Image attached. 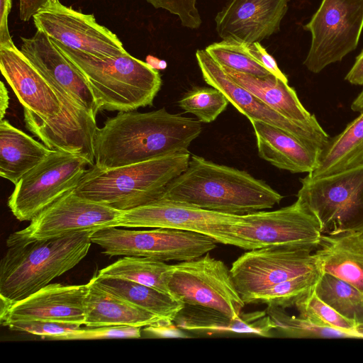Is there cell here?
Listing matches in <instances>:
<instances>
[{
	"label": "cell",
	"instance_id": "obj_1",
	"mask_svg": "<svg viewBox=\"0 0 363 363\" xmlns=\"http://www.w3.org/2000/svg\"><path fill=\"white\" fill-rule=\"evenodd\" d=\"M202 131L201 121L169 113L119 111L96 130L94 164L111 169L168 155L189 152Z\"/></svg>",
	"mask_w": 363,
	"mask_h": 363
},
{
	"label": "cell",
	"instance_id": "obj_2",
	"mask_svg": "<svg viewBox=\"0 0 363 363\" xmlns=\"http://www.w3.org/2000/svg\"><path fill=\"white\" fill-rule=\"evenodd\" d=\"M283 196L248 172L198 155L166 187L161 199L204 210L246 215L271 208Z\"/></svg>",
	"mask_w": 363,
	"mask_h": 363
},
{
	"label": "cell",
	"instance_id": "obj_3",
	"mask_svg": "<svg viewBox=\"0 0 363 363\" xmlns=\"http://www.w3.org/2000/svg\"><path fill=\"white\" fill-rule=\"evenodd\" d=\"M190 152H180L111 169L89 166L74 191L119 211L161 199L167 186L188 167Z\"/></svg>",
	"mask_w": 363,
	"mask_h": 363
},
{
	"label": "cell",
	"instance_id": "obj_4",
	"mask_svg": "<svg viewBox=\"0 0 363 363\" xmlns=\"http://www.w3.org/2000/svg\"><path fill=\"white\" fill-rule=\"evenodd\" d=\"M93 231L8 247L0 263V296L13 304L74 268L86 256Z\"/></svg>",
	"mask_w": 363,
	"mask_h": 363
},
{
	"label": "cell",
	"instance_id": "obj_5",
	"mask_svg": "<svg viewBox=\"0 0 363 363\" xmlns=\"http://www.w3.org/2000/svg\"><path fill=\"white\" fill-rule=\"evenodd\" d=\"M50 39L85 77L100 110L131 111L152 105L162 79L146 62L128 52L99 58Z\"/></svg>",
	"mask_w": 363,
	"mask_h": 363
},
{
	"label": "cell",
	"instance_id": "obj_6",
	"mask_svg": "<svg viewBox=\"0 0 363 363\" xmlns=\"http://www.w3.org/2000/svg\"><path fill=\"white\" fill-rule=\"evenodd\" d=\"M299 201L323 235L363 231V163L335 174L300 179Z\"/></svg>",
	"mask_w": 363,
	"mask_h": 363
},
{
	"label": "cell",
	"instance_id": "obj_7",
	"mask_svg": "<svg viewBox=\"0 0 363 363\" xmlns=\"http://www.w3.org/2000/svg\"><path fill=\"white\" fill-rule=\"evenodd\" d=\"M91 240L110 257H143L162 262L191 260L214 250L218 243L199 233L166 228L129 230L108 227L94 230Z\"/></svg>",
	"mask_w": 363,
	"mask_h": 363
},
{
	"label": "cell",
	"instance_id": "obj_8",
	"mask_svg": "<svg viewBox=\"0 0 363 363\" xmlns=\"http://www.w3.org/2000/svg\"><path fill=\"white\" fill-rule=\"evenodd\" d=\"M170 295L184 305L201 306L237 318L245 306L230 270L209 252L172 265L168 280Z\"/></svg>",
	"mask_w": 363,
	"mask_h": 363
},
{
	"label": "cell",
	"instance_id": "obj_9",
	"mask_svg": "<svg viewBox=\"0 0 363 363\" xmlns=\"http://www.w3.org/2000/svg\"><path fill=\"white\" fill-rule=\"evenodd\" d=\"M89 161L83 156L53 150L16 184L8 206L21 221L31 220L44 208L74 189Z\"/></svg>",
	"mask_w": 363,
	"mask_h": 363
},
{
	"label": "cell",
	"instance_id": "obj_10",
	"mask_svg": "<svg viewBox=\"0 0 363 363\" xmlns=\"http://www.w3.org/2000/svg\"><path fill=\"white\" fill-rule=\"evenodd\" d=\"M303 28L311 34L303 65L318 74L356 49L363 29V0H323Z\"/></svg>",
	"mask_w": 363,
	"mask_h": 363
},
{
	"label": "cell",
	"instance_id": "obj_11",
	"mask_svg": "<svg viewBox=\"0 0 363 363\" xmlns=\"http://www.w3.org/2000/svg\"><path fill=\"white\" fill-rule=\"evenodd\" d=\"M241 216L222 213L181 203L160 199L122 211L113 227L166 228L199 233L218 243L252 250L248 242L235 233Z\"/></svg>",
	"mask_w": 363,
	"mask_h": 363
},
{
	"label": "cell",
	"instance_id": "obj_12",
	"mask_svg": "<svg viewBox=\"0 0 363 363\" xmlns=\"http://www.w3.org/2000/svg\"><path fill=\"white\" fill-rule=\"evenodd\" d=\"M303 246H269L250 250L230 269L245 303L256 294L289 279L321 271L315 250Z\"/></svg>",
	"mask_w": 363,
	"mask_h": 363
},
{
	"label": "cell",
	"instance_id": "obj_13",
	"mask_svg": "<svg viewBox=\"0 0 363 363\" xmlns=\"http://www.w3.org/2000/svg\"><path fill=\"white\" fill-rule=\"evenodd\" d=\"M121 213L122 211L81 197L73 189L40 211L26 228L11 233L6 245L112 227Z\"/></svg>",
	"mask_w": 363,
	"mask_h": 363
},
{
	"label": "cell",
	"instance_id": "obj_14",
	"mask_svg": "<svg viewBox=\"0 0 363 363\" xmlns=\"http://www.w3.org/2000/svg\"><path fill=\"white\" fill-rule=\"evenodd\" d=\"M33 20L38 30L96 57H115L128 52L117 35L98 23L93 14L74 10L60 0H48Z\"/></svg>",
	"mask_w": 363,
	"mask_h": 363
},
{
	"label": "cell",
	"instance_id": "obj_15",
	"mask_svg": "<svg viewBox=\"0 0 363 363\" xmlns=\"http://www.w3.org/2000/svg\"><path fill=\"white\" fill-rule=\"evenodd\" d=\"M196 58L204 81L220 90L250 121L253 119L272 125L320 150L328 143L330 137L318 120L298 123L287 118L235 82L205 50H197Z\"/></svg>",
	"mask_w": 363,
	"mask_h": 363
},
{
	"label": "cell",
	"instance_id": "obj_16",
	"mask_svg": "<svg viewBox=\"0 0 363 363\" xmlns=\"http://www.w3.org/2000/svg\"><path fill=\"white\" fill-rule=\"evenodd\" d=\"M235 233L252 250L269 246L318 247L322 233L315 217L298 200L272 211L241 215Z\"/></svg>",
	"mask_w": 363,
	"mask_h": 363
},
{
	"label": "cell",
	"instance_id": "obj_17",
	"mask_svg": "<svg viewBox=\"0 0 363 363\" xmlns=\"http://www.w3.org/2000/svg\"><path fill=\"white\" fill-rule=\"evenodd\" d=\"M52 119H43L23 109L26 128L48 147L85 157L94 164V140L96 121L84 108L67 100Z\"/></svg>",
	"mask_w": 363,
	"mask_h": 363
},
{
	"label": "cell",
	"instance_id": "obj_18",
	"mask_svg": "<svg viewBox=\"0 0 363 363\" xmlns=\"http://www.w3.org/2000/svg\"><path fill=\"white\" fill-rule=\"evenodd\" d=\"M21 40L20 50L26 57L56 89L96 118L99 106L87 81L50 38L37 30L32 37Z\"/></svg>",
	"mask_w": 363,
	"mask_h": 363
},
{
	"label": "cell",
	"instance_id": "obj_19",
	"mask_svg": "<svg viewBox=\"0 0 363 363\" xmlns=\"http://www.w3.org/2000/svg\"><path fill=\"white\" fill-rule=\"evenodd\" d=\"M0 69L23 109L43 119H52L64 109L65 93L56 89L15 45L0 48Z\"/></svg>",
	"mask_w": 363,
	"mask_h": 363
},
{
	"label": "cell",
	"instance_id": "obj_20",
	"mask_svg": "<svg viewBox=\"0 0 363 363\" xmlns=\"http://www.w3.org/2000/svg\"><path fill=\"white\" fill-rule=\"evenodd\" d=\"M291 0H227L215 18L222 39L260 43L280 30Z\"/></svg>",
	"mask_w": 363,
	"mask_h": 363
},
{
	"label": "cell",
	"instance_id": "obj_21",
	"mask_svg": "<svg viewBox=\"0 0 363 363\" xmlns=\"http://www.w3.org/2000/svg\"><path fill=\"white\" fill-rule=\"evenodd\" d=\"M88 289V283L49 284L13 303L1 324L8 326L18 322L46 321L84 325V304Z\"/></svg>",
	"mask_w": 363,
	"mask_h": 363
},
{
	"label": "cell",
	"instance_id": "obj_22",
	"mask_svg": "<svg viewBox=\"0 0 363 363\" xmlns=\"http://www.w3.org/2000/svg\"><path fill=\"white\" fill-rule=\"evenodd\" d=\"M173 322L180 329L205 334H250L270 337L276 325L267 311L242 312L235 318L211 308L184 305Z\"/></svg>",
	"mask_w": 363,
	"mask_h": 363
},
{
	"label": "cell",
	"instance_id": "obj_23",
	"mask_svg": "<svg viewBox=\"0 0 363 363\" xmlns=\"http://www.w3.org/2000/svg\"><path fill=\"white\" fill-rule=\"evenodd\" d=\"M259 157L291 173H311L317 167L320 151L268 123L250 121Z\"/></svg>",
	"mask_w": 363,
	"mask_h": 363
},
{
	"label": "cell",
	"instance_id": "obj_24",
	"mask_svg": "<svg viewBox=\"0 0 363 363\" xmlns=\"http://www.w3.org/2000/svg\"><path fill=\"white\" fill-rule=\"evenodd\" d=\"M315 255L323 273L363 293V231L322 235Z\"/></svg>",
	"mask_w": 363,
	"mask_h": 363
},
{
	"label": "cell",
	"instance_id": "obj_25",
	"mask_svg": "<svg viewBox=\"0 0 363 363\" xmlns=\"http://www.w3.org/2000/svg\"><path fill=\"white\" fill-rule=\"evenodd\" d=\"M84 300V325L145 327L163 318L103 289L92 277ZM166 320V319H165Z\"/></svg>",
	"mask_w": 363,
	"mask_h": 363
},
{
	"label": "cell",
	"instance_id": "obj_26",
	"mask_svg": "<svg viewBox=\"0 0 363 363\" xmlns=\"http://www.w3.org/2000/svg\"><path fill=\"white\" fill-rule=\"evenodd\" d=\"M54 150L12 125L0 122V175L16 184Z\"/></svg>",
	"mask_w": 363,
	"mask_h": 363
},
{
	"label": "cell",
	"instance_id": "obj_27",
	"mask_svg": "<svg viewBox=\"0 0 363 363\" xmlns=\"http://www.w3.org/2000/svg\"><path fill=\"white\" fill-rule=\"evenodd\" d=\"M221 67L238 85L287 118L298 123L317 121L302 105L295 90L274 75L258 77Z\"/></svg>",
	"mask_w": 363,
	"mask_h": 363
},
{
	"label": "cell",
	"instance_id": "obj_28",
	"mask_svg": "<svg viewBox=\"0 0 363 363\" xmlns=\"http://www.w3.org/2000/svg\"><path fill=\"white\" fill-rule=\"evenodd\" d=\"M338 135L330 138L320 151L311 177H320L355 167L363 163V111Z\"/></svg>",
	"mask_w": 363,
	"mask_h": 363
},
{
	"label": "cell",
	"instance_id": "obj_29",
	"mask_svg": "<svg viewBox=\"0 0 363 363\" xmlns=\"http://www.w3.org/2000/svg\"><path fill=\"white\" fill-rule=\"evenodd\" d=\"M108 292L160 318L174 320L184 303L170 294L136 282L116 278L93 277Z\"/></svg>",
	"mask_w": 363,
	"mask_h": 363
},
{
	"label": "cell",
	"instance_id": "obj_30",
	"mask_svg": "<svg viewBox=\"0 0 363 363\" xmlns=\"http://www.w3.org/2000/svg\"><path fill=\"white\" fill-rule=\"evenodd\" d=\"M172 265L147 257L124 256L98 271L96 276L136 282L169 294L168 280Z\"/></svg>",
	"mask_w": 363,
	"mask_h": 363
},
{
	"label": "cell",
	"instance_id": "obj_31",
	"mask_svg": "<svg viewBox=\"0 0 363 363\" xmlns=\"http://www.w3.org/2000/svg\"><path fill=\"white\" fill-rule=\"evenodd\" d=\"M315 292L341 315L363 324V293L350 284L330 274L322 273Z\"/></svg>",
	"mask_w": 363,
	"mask_h": 363
},
{
	"label": "cell",
	"instance_id": "obj_32",
	"mask_svg": "<svg viewBox=\"0 0 363 363\" xmlns=\"http://www.w3.org/2000/svg\"><path fill=\"white\" fill-rule=\"evenodd\" d=\"M281 336L292 338H354V333L320 326L301 316L289 315L285 308L268 306L266 310Z\"/></svg>",
	"mask_w": 363,
	"mask_h": 363
},
{
	"label": "cell",
	"instance_id": "obj_33",
	"mask_svg": "<svg viewBox=\"0 0 363 363\" xmlns=\"http://www.w3.org/2000/svg\"><path fill=\"white\" fill-rule=\"evenodd\" d=\"M322 273L318 271L301 275L274 285L254 296L248 303H264L283 308L295 306L314 290Z\"/></svg>",
	"mask_w": 363,
	"mask_h": 363
},
{
	"label": "cell",
	"instance_id": "obj_34",
	"mask_svg": "<svg viewBox=\"0 0 363 363\" xmlns=\"http://www.w3.org/2000/svg\"><path fill=\"white\" fill-rule=\"evenodd\" d=\"M205 50L220 65L235 71L258 77L272 74L249 54L245 43L223 39L209 45Z\"/></svg>",
	"mask_w": 363,
	"mask_h": 363
},
{
	"label": "cell",
	"instance_id": "obj_35",
	"mask_svg": "<svg viewBox=\"0 0 363 363\" xmlns=\"http://www.w3.org/2000/svg\"><path fill=\"white\" fill-rule=\"evenodd\" d=\"M229 101L218 89L211 87H194L179 101L185 112L195 115L203 123H211L226 108Z\"/></svg>",
	"mask_w": 363,
	"mask_h": 363
},
{
	"label": "cell",
	"instance_id": "obj_36",
	"mask_svg": "<svg viewBox=\"0 0 363 363\" xmlns=\"http://www.w3.org/2000/svg\"><path fill=\"white\" fill-rule=\"evenodd\" d=\"M295 306L299 312V316L315 325L355 334L354 330L357 325L320 299L315 290L298 301Z\"/></svg>",
	"mask_w": 363,
	"mask_h": 363
},
{
	"label": "cell",
	"instance_id": "obj_37",
	"mask_svg": "<svg viewBox=\"0 0 363 363\" xmlns=\"http://www.w3.org/2000/svg\"><path fill=\"white\" fill-rule=\"evenodd\" d=\"M141 327L110 325L96 327L94 329L79 328L61 337L60 340L139 338L141 337Z\"/></svg>",
	"mask_w": 363,
	"mask_h": 363
},
{
	"label": "cell",
	"instance_id": "obj_38",
	"mask_svg": "<svg viewBox=\"0 0 363 363\" xmlns=\"http://www.w3.org/2000/svg\"><path fill=\"white\" fill-rule=\"evenodd\" d=\"M81 325L64 323L46 321H28L13 323L8 325L11 330L26 332L43 337L60 340V338Z\"/></svg>",
	"mask_w": 363,
	"mask_h": 363
},
{
	"label": "cell",
	"instance_id": "obj_39",
	"mask_svg": "<svg viewBox=\"0 0 363 363\" xmlns=\"http://www.w3.org/2000/svg\"><path fill=\"white\" fill-rule=\"evenodd\" d=\"M246 49L249 54L259 62L271 74L288 83L286 76L279 68L274 58L269 55L266 49L259 42L245 44Z\"/></svg>",
	"mask_w": 363,
	"mask_h": 363
},
{
	"label": "cell",
	"instance_id": "obj_40",
	"mask_svg": "<svg viewBox=\"0 0 363 363\" xmlns=\"http://www.w3.org/2000/svg\"><path fill=\"white\" fill-rule=\"evenodd\" d=\"M142 331L148 337H189L172 320L165 319L145 326Z\"/></svg>",
	"mask_w": 363,
	"mask_h": 363
},
{
	"label": "cell",
	"instance_id": "obj_41",
	"mask_svg": "<svg viewBox=\"0 0 363 363\" xmlns=\"http://www.w3.org/2000/svg\"><path fill=\"white\" fill-rule=\"evenodd\" d=\"M11 9V0H0V48L14 45L8 26V17Z\"/></svg>",
	"mask_w": 363,
	"mask_h": 363
},
{
	"label": "cell",
	"instance_id": "obj_42",
	"mask_svg": "<svg viewBox=\"0 0 363 363\" xmlns=\"http://www.w3.org/2000/svg\"><path fill=\"white\" fill-rule=\"evenodd\" d=\"M48 0H19V17L23 21H29L37 11Z\"/></svg>",
	"mask_w": 363,
	"mask_h": 363
},
{
	"label": "cell",
	"instance_id": "obj_43",
	"mask_svg": "<svg viewBox=\"0 0 363 363\" xmlns=\"http://www.w3.org/2000/svg\"><path fill=\"white\" fill-rule=\"evenodd\" d=\"M345 80L353 85H363V50L345 76Z\"/></svg>",
	"mask_w": 363,
	"mask_h": 363
},
{
	"label": "cell",
	"instance_id": "obj_44",
	"mask_svg": "<svg viewBox=\"0 0 363 363\" xmlns=\"http://www.w3.org/2000/svg\"><path fill=\"white\" fill-rule=\"evenodd\" d=\"M9 96L7 89L3 82H0V118L3 120L9 108Z\"/></svg>",
	"mask_w": 363,
	"mask_h": 363
},
{
	"label": "cell",
	"instance_id": "obj_45",
	"mask_svg": "<svg viewBox=\"0 0 363 363\" xmlns=\"http://www.w3.org/2000/svg\"><path fill=\"white\" fill-rule=\"evenodd\" d=\"M146 62L155 69H164L167 66L166 61L159 60L152 55L147 56Z\"/></svg>",
	"mask_w": 363,
	"mask_h": 363
},
{
	"label": "cell",
	"instance_id": "obj_46",
	"mask_svg": "<svg viewBox=\"0 0 363 363\" xmlns=\"http://www.w3.org/2000/svg\"><path fill=\"white\" fill-rule=\"evenodd\" d=\"M351 109L354 112H362L363 111V89L359 94V95L354 99L351 104Z\"/></svg>",
	"mask_w": 363,
	"mask_h": 363
},
{
	"label": "cell",
	"instance_id": "obj_47",
	"mask_svg": "<svg viewBox=\"0 0 363 363\" xmlns=\"http://www.w3.org/2000/svg\"><path fill=\"white\" fill-rule=\"evenodd\" d=\"M354 333L359 337V339H363V324L356 325Z\"/></svg>",
	"mask_w": 363,
	"mask_h": 363
}]
</instances>
